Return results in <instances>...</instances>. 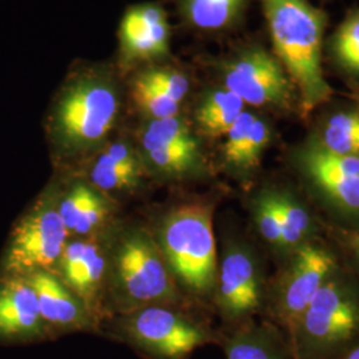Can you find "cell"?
Segmentation results:
<instances>
[{"mask_svg":"<svg viewBox=\"0 0 359 359\" xmlns=\"http://www.w3.org/2000/svg\"><path fill=\"white\" fill-rule=\"evenodd\" d=\"M262 4L276 57L294 86L301 114L308 116L333 96L322 71L326 16L306 0H262Z\"/></svg>","mask_w":359,"mask_h":359,"instance_id":"1","label":"cell"},{"mask_svg":"<svg viewBox=\"0 0 359 359\" xmlns=\"http://www.w3.org/2000/svg\"><path fill=\"white\" fill-rule=\"evenodd\" d=\"M295 359H335L359 341V278L341 266L289 337Z\"/></svg>","mask_w":359,"mask_h":359,"instance_id":"2","label":"cell"},{"mask_svg":"<svg viewBox=\"0 0 359 359\" xmlns=\"http://www.w3.org/2000/svg\"><path fill=\"white\" fill-rule=\"evenodd\" d=\"M299 189L327 224L359 229V158L335 154L310 137L295 148Z\"/></svg>","mask_w":359,"mask_h":359,"instance_id":"3","label":"cell"},{"mask_svg":"<svg viewBox=\"0 0 359 359\" xmlns=\"http://www.w3.org/2000/svg\"><path fill=\"white\" fill-rule=\"evenodd\" d=\"M213 212L215 205L210 201L182 204L168 215L160 231L168 269L196 295L216 290L218 264Z\"/></svg>","mask_w":359,"mask_h":359,"instance_id":"4","label":"cell"},{"mask_svg":"<svg viewBox=\"0 0 359 359\" xmlns=\"http://www.w3.org/2000/svg\"><path fill=\"white\" fill-rule=\"evenodd\" d=\"M341 266L339 257L325 237L285 257L268 281L264 308L266 321L289 338L313 298Z\"/></svg>","mask_w":359,"mask_h":359,"instance_id":"5","label":"cell"},{"mask_svg":"<svg viewBox=\"0 0 359 359\" xmlns=\"http://www.w3.org/2000/svg\"><path fill=\"white\" fill-rule=\"evenodd\" d=\"M118 96L105 77H80L63 92L52 118L56 142L67 152H83L103 142L115 126Z\"/></svg>","mask_w":359,"mask_h":359,"instance_id":"6","label":"cell"},{"mask_svg":"<svg viewBox=\"0 0 359 359\" xmlns=\"http://www.w3.org/2000/svg\"><path fill=\"white\" fill-rule=\"evenodd\" d=\"M68 231L50 200L40 201L15 226L6 255V277H27L39 270L50 271L63 255Z\"/></svg>","mask_w":359,"mask_h":359,"instance_id":"7","label":"cell"},{"mask_svg":"<svg viewBox=\"0 0 359 359\" xmlns=\"http://www.w3.org/2000/svg\"><path fill=\"white\" fill-rule=\"evenodd\" d=\"M268 280L255 250L244 243L225 246L217 270V306L231 323H245L265 308Z\"/></svg>","mask_w":359,"mask_h":359,"instance_id":"8","label":"cell"},{"mask_svg":"<svg viewBox=\"0 0 359 359\" xmlns=\"http://www.w3.org/2000/svg\"><path fill=\"white\" fill-rule=\"evenodd\" d=\"M224 88L245 105L283 112L292 111L295 102L299 105L294 86L280 60L261 48L244 52L225 65Z\"/></svg>","mask_w":359,"mask_h":359,"instance_id":"9","label":"cell"},{"mask_svg":"<svg viewBox=\"0 0 359 359\" xmlns=\"http://www.w3.org/2000/svg\"><path fill=\"white\" fill-rule=\"evenodd\" d=\"M130 341L158 359H185L198 347L215 341L212 332L179 313L148 306L124 322Z\"/></svg>","mask_w":359,"mask_h":359,"instance_id":"10","label":"cell"},{"mask_svg":"<svg viewBox=\"0 0 359 359\" xmlns=\"http://www.w3.org/2000/svg\"><path fill=\"white\" fill-rule=\"evenodd\" d=\"M116 278L127 297L139 304L172 301V273L154 241L142 231L128 234L116 255Z\"/></svg>","mask_w":359,"mask_h":359,"instance_id":"11","label":"cell"},{"mask_svg":"<svg viewBox=\"0 0 359 359\" xmlns=\"http://www.w3.org/2000/svg\"><path fill=\"white\" fill-rule=\"evenodd\" d=\"M46 332L38 295L27 277L0 281V339L26 341Z\"/></svg>","mask_w":359,"mask_h":359,"instance_id":"12","label":"cell"},{"mask_svg":"<svg viewBox=\"0 0 359 359\" xmlns=\"http://www.w3.org/2000/svg\"><path fill=\"white\" fill-rule=\"evenodd\" d=\"M270 187L281 225L283 258L302 245L325 237L323 218L298 187L292 184Z\"/></svg>","mask_w":359,"mask_h":359,"instance_id":"13","label":"cell"},{"mask_svg":"<svg viewBox=\"0 0 359 359\" xmlns=\"http://www.w3.org/2000/svg\"><path fill=\"white\" fill-rule=\"evenodd\" d=\"M121 50L128 59H154L168 52L169 27L157 6H140L126 13L120 28Z\"/></svg>","mask_w":359,"mask_h":359,"instance_id":"14","label":"cell"},{"mask_svg":"<svg viewBox=\"0 0 359 359\" xmlns=\"http://www.w3.org/2000/svg\"><path fill=\"white\" fill-rule=\"evenodd\" d=\"M27 280L38 295L40 313L46 326L74 329L88 322L84 304L52 273L39 270L27 276Z\"/></svg>","mask_w":359,"mask_h":359,"instance_id":"15","label":"cell"},{"mask_svg":"<svg viewBox=\"0 0 359 359\" xmlns=\"http://www.w3.org/2000/svg\"><path fill=\"white\" fill-rule=\"evenodd\" d=\"M226 359H295L287 335L271 322H245L224 341Z\"/></svg>","mask_w":359,"mask_h":359,"instance_id":"16","label":"cell"},{"mask_svg":"<svg viewBox=\"0 0 359 359\" xmlns=\"http://www.w3.org/2000/svg\"><path fill=\"white\" fill-rule=\"evenodd\" d=\"M65 283L79 297L88 301L96 292L105 270V257L93 241H74L65 245L59 261Z\"/></svg>","mask_w":359,"mask_h":359,"instance_id":"17","label":"cell"},{"mask_svg":"<svg viewBox=\"0 0 359 359\" xmlns=\"http://www.w3.org/2000/svg\"><path fill=\"white\" fill-rule=\"evenodd\" d=\"M68 233L88 234L109 216V204L86 184H77L57 209Z\"/></svg>","mask_w":359,"mask_h":359,"instance_id":"18","label":"cell"},{"mask_svg":"<svg viewBox=\"0 0 359 359\" xmlns=\"http://www.w3.org/2000/svg\"><path fill=\"white\" fill-rule=\"evenodd\" d=\"M140 164L127 144L117 142L100 154L90 170L95 187L103 191L133 188L140 180Z\"/></svg>","mask_w":359,"mask_h":359,"instance_id":"19","label":"cell"},{"mask_svg":"<svg viewBox=\"0 0 359 359\" xmlns=\"http://www.w3.org/2000/svg\"><path fill=\"white\" fill-rule=\"evenodd\" d=\"M245 111V103L226 88L208 93L196 109V123L208 137H221L228 133Z\"/></svg>","mask_w":359,"mask_h":359,"instance_id":"20","label":"cell"},{"mask_svg":"<svg viewBox=\"0 0 359 359\" xmlns=\"http://www.w3.org/2000/svg\"><path fill=\"white\" fill-rule=\"evenodd\" d=\"M313 139L333 154L359 158V111H338L326 117Z\"/></svg>","mask_w":359,"mask_h":359,"instance_id":"21","label":"cell"},{"mask_svg":"<svg viewBox=\"0 0 359 359\" xmlns=\"http://www.w3.org/2000/svg\"><path fill=\"white\" fill-rule=\"evenodd\" d=\"M250 215L261 241L266 245L277 262H281L283 258V236L271 187H265L256 193L250 201Z\"/></svg>","mask_w":359,"mask_h":359,"instance_id":"22","label":"cell"},{"mask_svg":"<svg viewBox=\"0 0 359 359\" xmlns=\"http://www.w3.org/2000/svg\"><path fill=\"white\" fill-rule=\"evenodd\" d=\"M188 22L201 29H221L237 18L244 0H180Z\"/></svg>","mask_w":359,"mask_h":359,"instance_id":"23","label":"cell"},{"mask_svg":"<svg viewBox=\"0 0 359 359\" xmlns=\"http://www.w3.org/2000/svg\"><path fill=\"white\" fill-rule=\"evenodd\" d=\"M149 163L160 172L172 176H185L201 170L203 156L200 147H149L144 148Z\"/></svg>","mask_w":359,"mask_h":359,"instance_id":"24","label":"cell"},{"mask_svg":"<svg viewBox=\"0 0 359 359\" xmlns=\"http://www.w3.org/2000/svg\"><path fill=\"white\" fill-rule=\"evenodd\" d=\"M142 148L149 147H200L191 129L179 116L151 120L142 135Z\"/></svg>","mask_w":359,"mask_h":359,"instance_id":"25","label":"cell"},{"mask_svg":"<svg viewBox=\"0 0 359 359\" xmlns=\"http://www.w3.org/2000/svg\"><path fill=\"white\" fill-rule=\"evenodd\" d=\"M271 139L273 133L269 124L264 118L256 116L252 127L249 129L244 147L231 170V173L240 177H248L253 175L259 167L261 158L269 147Z\"/></svg>","mask_w":359,"mask_h":359,"instance_id":"26","label":"cell"},{"mask_svg":"<svg viewBox=\"0 0 359 359\" xmlns=\"http://www.w3.org/2000/svg\"><path fill=\"white\" fill-rule=\"evenodd\" d=\"M334 56L346 71L359 75V13L351 15L337 29L333 39Z\"/></svg>","mask_w":359,"mask_h":359,"instance_id":"27","label":"cell"},{"mask_svg":"<svg viewBox=\"0 0 359 359\" xmlns=\"http://www.w3.org/2000/svg\"><path fill=\"white\" fill-rule=\"evenodd\" d=\"M323 236L337 252L342 266L359 278V229H346L323 221Z\"/></svg>","mask_w":359,"mask_h":359,"instance_id":"28","label":"cell"},{"mask_svg":"<svg viewBox=\"0 0 359 359\" xmlns=\"http://www.w3.org/2000/svg\"><path fill=\"white\" fill-rule=\"evenodd\" d=\"M132 99L137 108L152 120L179 116L181 103L148 87L137 79L132 84Z\"/></svg>","mask_w":359,"mask_h":359,"instance_id":"29","label":"cell"},{"mask_svg":"<svg viewBox=\"0 0 359 359\" xmlns=\"http://www.w3.org/2000/svg\"><path fill=\"white\" fill-rule=\"evenodd\" d=\"M148 87L158 90L181 103L189 92V80L176 69L151 68L136 77Z\"/></svg>","mask_w":359,"mask_h":359,"instance_id":"30","label":"cell"},{"mask_svg":"<svg viewBox=\"0 0 359 359\" xmlns=\"http://www.w3.org/2000/svg\"><path fill=\"white\" fill-rule=\"evenodd\" d=\"M335 359H359V341L353 346L348 347L346 351L339 354Z\"/></svg>","mask_w":359,"mask_h":359,"instance_id":"31","label":"cell"}]
</instances>
